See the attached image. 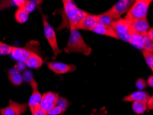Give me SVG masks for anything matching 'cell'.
I'll return each instance as SVG.
<instances>
[{
    "instance_id": "7c38bea8",
    "label": "cell",
    "mask_w": 153,
    "mask_h": 115,
    "mask_svg": "<svg viewBox=\"0 0 153 115\" xmlns=\"http://www.w3.org/2000/svg\"><path fill=\"white\" fill-rule=\"evenodd\" d=\"M33 51L30 50V49L27 48L26 47L21 48V47L13 46L12 51H11V55L12 57L19 62L26 64L27 59L29 56Z\"/></svg>"
},
{
    "instance_id": "44dd1931",
    "label": "cell",
    "mask_w": 153,
    "mask_h": 115,
    "mask_svg": "<svg viewBox=\"0 0 153 115\" xmlns=\"http://www.w3.org/2000/svg\"><path fill=\"white\" fill-rule=\"evenodd\" d=\"M147 109V103L143 101H135L132 103V110L137 114H143Z\"/></svg>"
},
{
    "instance_id": "603a6c76",
    "label": "cell",
    "mask_w": 153,
    "mask_h": 115,
    "mask_svg": "<svg viewBox=\"0 0 153 115\" xmlns=\"http://www.w3.org/2000/svg\"><path fill=\"white\" fill-rule=\"evenodd\" d=\"M146 51L150 52L153 53V42L150 39L149 36L147 35H144V40H143V49Z\"/></svg>"
},
{
    "instance_id": "9a60e30c",
    "label": "cell",
    "mask_w": 153,
    "mask_h": 115,
    "mask_svg": "<svg viewBox=\"0 0 153 115\" xmlns=\"http://www.w3.org/2000/svg\"><path fill=\"white\" fill-rule=\"evenodd\" d=\"M91 31H93V32L97 34H99V35H105L107 36V37H110L118 39L117 36L116 35L115 33L114 32L113 29L112 28L111 26H107L102 24H97L96 26L94 27Z\"/></svg>"
},
{
    "instance_id": "f1b7e54d",
    "label": "cell",
    "mask_w": 153,
    "mask_h": 115,
    "mask_svg": "<svg viewBox=\"0 0 153 115\" xmlns=\"http://www.w3.org/2000/svg\"><path fill=\"white\" fill-rule=\"evenodd\" d=\"M65 112H66V110H63L62 108L56 105L55 108H53V109L48 112V115H59V114H63Z\"/></svg>"
},
{
    "instance_id": "ac0fdd59",
    "label": "cell",
    "mask_w": 153,
    "mask_h": 115,
    "mask_svg": "<svg viewBox=\"0 0 153 115\" xmlns=\"http://www.w3.org/2000/svg\"><path fill=\"white\" fill-rule=\"evenodd\" d=\"M97 24L107 26H111L115 21V19L107 12L102 13L100 15H97Z\"/></svg>"
},
{
    "instance_id": "6da1fadb",
    "label": "cell",
    "mask_w": 153,
    "mask_h": 115,
    "mask_svg": "<svg viewBox=\"0 0 153 115\" xmlns=\"http://www.w3.org/2000/svg\"><path fill=\"white\" fill-rule=\"evenodd\" d=\"M62 2L64 5V15L62 23L58 28V30L63 29L65 27L69 28L71 30L75 29L77 30L78 25L88 13L80 9L72 0H64Z\"/></svg>"
},
{
    "instance_id": "9c48e42d",
    "label": "cell",
    "mask_w": 153,
    "mask_h": 115,
    "mask_svg": "<svg viewBox=\"0 0 153 115\" xmlns=\"http://www.w3.org/2000/svg\"><path fill=\"white\" fill-rule=\"evenodd\" d=\"M48 68L57 74H63L76 70V68L73 64H67L62 62H48Z\"/></svg>"
},
{
    "instance_id": "7a4b0ae2",
    "label": "cell",
    "mask_w": 153,
    "mask_h": 115,
    "mask_svg": "<svg viewBox=\"0 0 153 115\" xmlns=\"http://www.w3.org/2000/svg\"><path fill=\"white\" fill-rule=\"evenodd\" d=\"M64 52L67 54L77 53L88 56L92 53V48L85 42L79 30L75 29L71 30L68 41L64 48Z\"/></svg>"
},
{
    "instance_id": "5bb4252c",
    "label": "cell",
    "mask_w": 153,
    "mask_h": 115,
    "mask_svg": "<svg viewBox=\"0 0 153 115\" xmlns=\"http://www.w3.org/2000/svg\"><path fill=\"white\" fill-rule=\"evenodd\" d=\"M150 97V94L143 91H139L132 92V94L125 96L123 101L125 102H135V101H143L147 103Z\"/></svg>"
},
{
    "instance_id": "d4e9b609",
    "label": "cell",
    "mask_w": 153,
    "mask_h": 115,
    "mask_svg": "<svg viewBox=\"0 0 153 115\" xmlns=\"http://www.w3.org/2000/svg\"><path fill=\"white\" fill-rule=\"evenodd\" d=\"M12 46L5 44V43L0 42V55H9L12 51Z\"/></svg>"
},
{
    "instance_id": "e0dca14e",
    "label": "cell",
    "mask_w": 153,
    "mask_h": 115,
    "mask_svg": "<svg viewBox=\"0 0 153 115\" xmlns=\"http://www.w3.org/2000/svg\"><path fill=\"white\" fill-rule=\"evenodd\" d=\"M43 64H44V61L42 58L34 52L30 54L26 62V66L33 69L39 68L42 66Z\"/></svg>"
},
{
    "instance_id": "3957f363",
    "label": "cell",
    "mask_w": 153,
    "mask_h": 115,
    "mask_svg": "<svg viewBox=\"0 0 153 115\" xmlns=\"http://www.w3.org/2000/svg\"><path fill=\"white\" fill-rule=\"evenodd\" d=\"M152 0H137L123 18L128 22L147 18L148 9Z\"/></svg>"
},
{
    "instance_id": "7402d4cb",
    "label": "cell",
    "mask_w": 153,
    "mask_h": 115,
    "mask_svg": "<svg viewBox=\"0 0 153 115\" xmlns=\"http://www.w3.org/2000/svg\"><path fill=\"white\" fill-rule=\"evenodd\" d=\"M37 6V3L35 1H30V0H24L23 6L21 8L24 9L27 13H30L35 10Z\"/></svg>"
},
{
    "instance_id": "8fae6325",
    "label": "cell",
    "mask_w": 153,
    "mask_h": 115,
    "mask_svg": "<svg viewBox=\"0 0 153 115\" xmlns=\"http://www.w3.org/2000/svg\"><path fill=\"white\" fill-rule=\"evenodd\" d=\"M129 23L130 29L132 30L143 35H147L148 30L150 28V24L147 18L134 20V21L129 22Z\"/></svg>"
},
{
    "instance_id": "4316f807",
    "label": "cell",
    "mask_w": 153,
    "mask_h": 115,
    "mask_svg": "<svg viewBox=\"0 0 153 115\" xmlns=\"http://www.w3.org/2000/svg\"><path fill=\"white\" fill-rule=\"evenodd\" d=\"M135 85L137 88L139 90V91H143L146 88V86H147V83H146V82L143 79L139 78L137 80Z\"/></svg>"
},
{
    "instance_id": "4dcf8cb0",
    "label": "cell",
    "mask_w": 153,
    "mask_h": 115,
    "mask_svg": "<svg viewBox=\"0 0 153 115\" xmlns=\"http://www.w3.org/2000/svg\"><path fill=\"white\" fill-rule=\"evenodd\" d=\"M147 107L148 110H153V94L150 96L149 100L147 102Z\"/></svg>"
},
{
    "instance_id": "83f0119b",
    "label": "cell",
    "mask_w": 153,
    "mask_h": 115,
    "mask_svg": "<svg viewBox=\"0 0 153 115\" xmlns=\"http://www.w3.org/2000/svg\"><path fill=\"white\" fill-rule=\"evenodd\" d=\"M31 114L32 115H48V112L43 110L40 105L36 106L34 109L31 110Z\"/></svg>"
},
{
    "instance_id": "5b68a950",
    "label": "cell",
    "mask_w": 153,
    "mask_h": 115,
    "mask_svg": "<svg viewBox=\"0 0 153 115\" xmlns=\"http://www.w3.org/2000/svg\"><path fill=\"white\" fill-rule=\"evenodd\" d=\"M112 28L117 36L118 39L129 43L130 39V23L122 18L117 19L112 24Z\"/></svg>"
},
{
    "instance_id": "ffe728a7",
    "label": "cell",
    "mask_w": 153,
    "mask_h": 115,
    "mask_svg": "<svg viewBox=\"0 0 153 115\" xmlns=\"http://www.w3.org/2000/svg\"><path fill=\"white\" fill-rule=\"evenodd\" d=\"M29 14L22 8H18L15 14V20L19 24H24L28 21Z\"/></svg>"
},
{
    "instance_id": "d6a6232c",
    "label": "cell",
    "mask_w": 153,
    "mask_h": 115,
    "mask_svg": "<svg viewBox=\"0 0 153 115\" xmlns=\"http://www.w3.org/2000/svg\"><path fill=\"white\" fill-rule=\"evenodd\" d=\"M148 35L149 36L150 39L153 42V28H150L148 32Z\"/></svg>"
},
{
    "instance_id": "30bf717a",
    "label": "cell",
    "mask_w": 153,
    "mask_h": 115,
    "mask_svg": "<svg viewBox=\"0 0 153 115\" xmlns=\"http://www.w3.org/2000/svg\"><path fill=\"white\" fill-rule=\"evenodd\" d=\"M30 84L31 85V88H32L33 93L31 94L30 99H29L28 104L29 108H30V110L31 111V110L34 109L36 106L40 105L42 94L39 92L38 84L34 79H31Z\"/></svg>"
},
{
    "instance_id": "52a82bcc",
    "label": "cell",
    "mask_w": 153,
    "mask_h": 115,
    "mask_svg": "<svg viewBox=\"0 0 153 115\" xmlns=\"http://www.w3.org/2000/svg\"><path fill=\"white\" fill-rule=\"evenodd\" d=\"M28 104L19 103L13 100L9 101L8 106L0 108L1 115H22L26 112Z\"/></svg>"
},
{
    "instance_id": "8992f818",
    "label": "cell",
    "mask_w": 153,
    "mask_h": 115,
    "mask_svg": "<svg viewBox=\"0 0 153 115\" xmlns=\"http://www.w3.org/2000/svg\"><path fill=\"white\" fill-rule=\"evenodd\" d=\"M134 0H120L106 12L114 19H120L121 15L127 13L134 3Z\"/></svg>"
},
{
    "instance_id": "836d02e7",
    "label": "cell",
    "mask_w": 153,
    "mask_h": 115,
    "mask_svg": "<svg viewBox=\"0 0 153 115\" xmlns=\"http://www.w3.org/2000/svg\"><path fill=\"white\" fill-rule=\"evenodd\" d=\"M152 72H153V70H152Z\"/></svg>"
},
{
    "instance_id": "4fadbf2b",
    "label": "cell",
    "mask_w": 153,
    "mask_h": 115,
    "mask_svg": "<svg viewBox=\"0 0 153 115\" xmlns=\"http://www.w3.org/2000/svg\"><path fill=\"white\" fill-rule=\"evenodd\" d=\"M97 24V15H92L88 13L78 25L77 30H84L91 31Z\"/></svg>"
},
{
    "instance_id": "ba28073f",
    "label": "cell",
    "mask_w": 153,
    "mask_h": 115,
    "mask_svg": "<svg viewBox=\"0 0 153 115\" xmlns=\"http://www.w3.org/2000/svg\"><path fill=\"white\" fill-rule=\"evenodd\" d=\"M59 98V94L51 91L47 92L42 94L40 106L43 110H44L48 113L53 108H55L57 105Z\"/></svg>"
},
{
    "instance_id": "2e32d148",
    "label": "cell",
    "mask_w": 153,
    "mask_h": 115,
    "mask_svg": "<svg viewBox=\"0 0 153 115\" xmlns=\"http://www.w3.org/2000/svg\"><path fill=\"white\" fill-rule=\"evenodd\" d=\"M143 40H144V35L134 32L133 30L130 29L129 39V43L130 44L135 47V48L143 50Z\"/></svg>"
},
{
    "instance_id": "cb8c5ba5",
    "label": "cell",
    "mask_w": 153,
    "mask_h": 115,
    "mask_svg": "<svg viewBox=\"0 0 153 115\" xmlns=\"http://www.w3.org/2000/svg\"><path fill=\"white\" fill-rule=\"evenodd\" d=\"M142 54L144 59L146 61V64L149 66L151 70H153V53L150 52L146 51L144 50H142Z\"/></svg>"
},
{
    "instance_id": "d6986e66",
    "label": "cell",
    "mask_w": 153,
    "mask_h": 115,
    "mask_svg": "<svg viewBox=\"0 0 153 115\" xmlns=\"http://www.w3.org/2000/svg\"><path fill=\"white\" fill-rule=\"evenodd\" d=\"M8 79L15 86L20 85L23 82V77H22L21 73L17 71H15V73H13L12 71L9 72Z\"/></svg>"
},
{
    "instance_id": "277c9868",
    "label": "cell",
    "mask_w": 153,
    "mask_h": 115,
    "mask_svg": "<svg viewBox=\"0 0 153 115\" xmlns=\"http://www.w3.org/2000/svg\"><path fill=\"white\" fill-rule=\"evenodd\" d=\"M43 19V26L44 29V35L45 37L48 41L49 45L51 47L52 50L53 51V59H55L57 56L62 53V50H60L58 46L57 37H56L55 31L54 30L53 27L51 26V24L47 20V17L45 15H42Z\"/></svg>"
},
{
    "instance_id": "1f68e13d",
    "label": "cell",
    "mask_w": 153,
    "mask_h": 115,
    "mask_svg": "<svg viewBox=\"0 0 153 115\" xmlns=\"http://www.w3.org/2000/svg\"><path fill=\"white\" fill-rule=\"evenodd\" d=\"M147 83L149 86H150L151 88H153V75L150 76L149 77H148Z\"/></svg>"
},
{
    "instance_id": "f546056e",
    "label": "cell",
    "mask_w": 153,
    "mask_h": 115,
    "mask_svg": "<svg viewBox=\"0 0 153 115\" xmlns=\"http://www.w3.org/2000/svg\"><path fill=\"white\" fill-rule=\"evenodd\" d=\"M13 6H15V1H0V11Z\"/></svg>"
},
{
    "instance_id": "484cf974",
    "label": "cell",
    "mask_w": 153,
    "mask_h": 115,
    "mask_svg": "<svg viewBox=\"0 0 153 115\" xmlns=\"http://www.w3.org/2000/svg\"><path fill=\"white\" fill-rule=\"evenodd\" d=\"M68 105H69L68 101L66 98L59 96V98L58 99L57 103V106L62 108L63 110H66L67 108L68 107Z\"/></svg>"
}]
</instances>
